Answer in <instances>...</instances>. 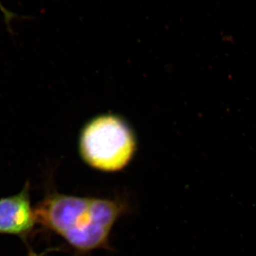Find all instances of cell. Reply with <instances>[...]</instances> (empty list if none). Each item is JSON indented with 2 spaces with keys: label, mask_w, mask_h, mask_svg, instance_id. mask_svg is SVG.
I'll return each mask as SVG.
<instances>
[{
  "label": "cell",
  "mask_w": 256,
  "mask_h": 256,
  "mask_svg": "<svg viewBox=\"0 0 256 256\" xmlns=\"http://www.w3.org/2000/svg\"><path fill=\"white\" fill-rule=\"evenodd\" d=\"M37 224L64 239L79 255L110 248L114 224L128 210L120 200L52 193L34 208Z\"/></svg>",
  "instance_id": "cell-1"
},
{
  "label": "cell",
  "mask_w": 256,
  "mask_h": 256,
  "mask_svg": "<svg viewBox=\"0 0 256 256\" xmlns=\"http://www.w3.org/2000/svg\"><path fill=\"white\" fill-rule=\"evenodd\" d=\"M134 140L127 126L114 117L94 121L82 134V152L86 162L96 169L116 172L132 158Z\"/></svg>",
  "instance_id": "cell-2"
},
{
  "label": "cell",
  "mask_w": 256,
  "mask_h": 256,
  "mask_svg": "<svg viewBox=\"0 0 256 256\" xmlns=\"http://www.w3.org/2000/svg\"><path fill=\"white\" fill-rule=\"evenodd\" d=\"M30 184L14 196L0 200V234L28 235L37 224L30 200Z\"/></svg>",
  "instance_id": "cell-3"
},
{
  "label": "cell",
  "mask_w": 256,
  "mask_h": 256,
  "mask_svg": "<svg viewBox=\"0 0 256 256\" xmlns=\"http://www.w3.org/2000/svg\"><path fill=\"white\" fill-rule=\"evenodd\" d=\"M0 9L2 10V12L4 13L5 16H6V21H8V22H9L10 20L12 18V14L9 12L6 11V10H5L4 8H3L2 5L1 4V3H0Z\"/></svg>",
  "instance_id": "cell-4"
},
{
  "label": "cell",
  "mask_w": 256,
  "mask_h": 256,
  "mask_svg": "<svg viewBox=\"0 0 256 256\" xmlns=\"http://www.w3.org/2000/svg\"><path fill=\"white\" fill-rule=\"evenodd\" d=\"M28 256H44L43 255H38V254H36V252H30V255H28Z\"/></svg>",
  "instance_id": "cell-5"
}]
</instances>
